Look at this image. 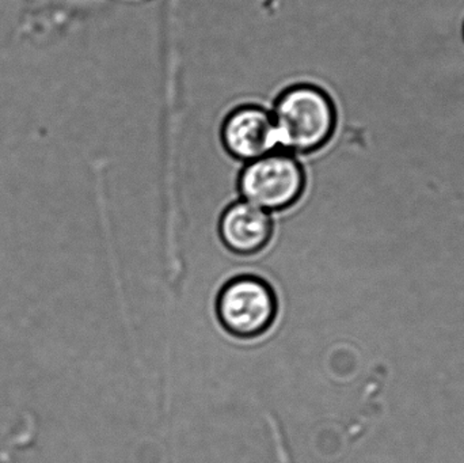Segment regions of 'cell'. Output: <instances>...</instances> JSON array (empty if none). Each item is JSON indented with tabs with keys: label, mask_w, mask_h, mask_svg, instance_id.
<instances>
[{
	"label": "cell",
	"mask_w": 464,
	"mask_h": 463,
	"mask_svg": "<svg viewBox=\"0 0 464 463\" xmlns=\"http://www.w3.org/2000/svg\"><path fill=\"white\" fill-rule=\"evenodd\" d=\"M278 150L296 157H315L334 140L340 122L337 102L315 81L285 84L269 103Z\"/></svg>",
	"instance_id": "1"
},
{
	"label": "cell",
	"mask_w": 464,
	"mask_h": 463,
	"mask_svg": "<svg viewBox=\"0 0 464 463\" xmlns=\"http://www.w3.org/2000/svg\"><path fill=\"white\" fill-rule=\"evenodd\" d=\"M307 184L304 160L283 150L245 163L237 176L243 200L266 212L285 211L296 206Z\"/></svg>",
	"instance_id": "2"
},
{
	"label": "cell",
	"mask_w": 464,
	"mask_h": 463,
	"mask_svg": "<svg viewBox=\"0 0 464 463\" xmlns=\"http://www.w3.org/2000/svg\"><path fill=\"white\" fill-rule=\"evenodd\" d=\"M218 317L223 328L242 340L264 336L277 317L278 302L269 283L242 275L226 283L218 296Z\"/></svg>",
	"instance_id": "3"
},
{
	"label": "cell",
	"mask_w": 464,
	"mask_h": 463,
	"mask_svg": "<svg viewBox=\"0 0 464 463\" xmlns=\"http://www.w3.org/2000/svg\"><path fill=\"white\" fill-rule=\"evenodd\" d=\"M219 141L223 151L240 165L278 150L269 105L245 101L232 106L220 121Z\"/></svg>",
	"instance_id": "4"
},
{
	"label": "cell",
	"mask_w": 464,
	"mask_h": 463,
	"mask_svg": "<svg viewBox=\"0 0 464 463\" xmlns=\"http://www.w3.org/2000/svg\"><path fill=\"white\" fill-rule=\"evenodd\" d=\"M219 231L223 244L232 253L253 256L269 245L273 220L269 212L240 200L226 209L220 219Z\"/></svg>",
	"instance_id": "5"
},
{
	"label": "cell",
	"mask_w": 464,
	"mask_h": 463,
	"mask_svg": "<svg viewBox=\"0 0 464 463\" xmlns=\"http://www.w3.org/2000/svg\"><path fill=\"white\" fill-rule=\"evenodd\" d=\"M463 37H464V26H463Z\"/></svg>",
	"instance_id": "6"
}]
</instances>
